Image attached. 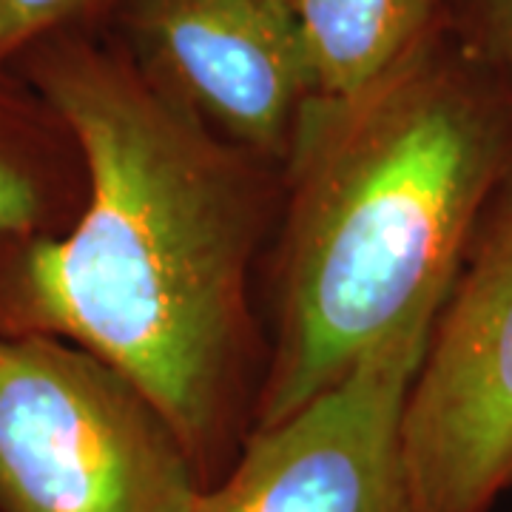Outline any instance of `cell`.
Wrapping results in <instances>:
<instances>
[{
  "label": "cell",
  "mask_w": 512,
  "mask_h": 512,
  "mask_svg": "<svg viewBox=\"0 0 512 512\" xmlns=\"http://www.w3.org/2000/svg\"><path fill=\"white\" fill-rule=\"evenodd\" d=\"M43 89L89 168L72 231L23 262L37 325L120 370L214 481L256 239L248 168L177 94L92 52L52 60Z\"/></svg>",
  "instance_id": "cell-1"
},
{
  "label": "cell",
  "mask_w": 512,
  "mask_h": 512,
  "mask_svg": "<svg viewBox=\"0 0 512 512\" xmlns=\"http://www.w3.org/2000/svg\"><path fill=\"white\" fill-rule=\"evenodd\" d=\"M288 157L279 342L256 430L404 325L439 316L512 171V89L433 32L365 92L311 97Z\"/></svg>",
  "instance_id": "cell-2"
},
{
  "label": "cell",
  "mask_w": 512,
  "mask_h": 512,
  "mask_svg": "<svg viewBox=\"0 0 512 512\" xmlns=\"http://www.w3.org/2000/svg\"><path fill=\"white\" fill-rule=\"evenodd\" d=\"M202 478L120 370L49 336H0V512H191Z\"/></svg>",
  "instance_id": "cell-3"
},
{
  "label": "cell",
  "mask_w": 512,
  "mask_h": 512,
  "mask_svg": "<svg viewBox=\"0 0 512 512\" xmlns=\"http://www.w3.org/2000/svg\"><path fill=\"white\" fill-rule=\"evenodd\" d=\"M402 461L413 512H490L512 490V171L410 384Z\"/></svg>",
  "instance_id": "cell-4"
},
{
  "label": "cell",
  "mask_w": 512,
  "mask_h": 512,
  "mask_svg": "<svg viewBox=\"0 0 512 512\" xmlns=\"http://www.w3.org/2000/svg\"><path fill=\"white\" fill-rule=\"evenodd\" d=\"M436 319L404 325L302 410L254 430L191 512H413L402 419Z\"/></svg>",
  "instance_id": "cell-5"
},
{
  "label": "cell",
  "mask_w": 512,
  "mask_h": 512,
  "mask_svg": "<svg viewBox=\"0 0 512 512\" xmlns=\"http://www.w3.org/2000/svg\"><path fill=\"white\" fill-rule=\"evenodd\" d=\"M168 92L242 146L288 154L313 77L293 0H143Z\"/></svg>",
  "instance_id": "cell-6"
},
{
  "label": "cell",
  "mask_w": 512,
  "mask_h": 512,
  "mask_svg": "<svg viewBox=\"0 0 512 512\" xmlns=\"http://www.w3.org/2000/svg\"><path fill=\"white\" fill-rule=\"evenodd\" d=\"M313 97L342 100L379 83L433 35L436 0H293Z\"/></svg>",
  "instance_id": "cell-7"
},
{
  "label": "cell",
  "mask_w": 512,
  "mask_h": 512,
  "mask_svg": "<svg viewBox=\"0 0 512 512\" xmlns=\"http://www.w3.org/2000/svg\"><path fill=\"white\" fill-rule=\"evenodd\" d=\"M470 32L467 52L512 89V0H461Z\"/></svg>",
  "instance_id": "cell-8"
},
{
  "label": "cell",
  "mask_w": 512,
  "mask_h": 512,
  "mask_svg": "<svg viewBox=\"0 0 512 512\" xmlns=\"http://www.w3.org/2000/svg\"><path fill=\"white\" fill-rule=\"evenodd\" d=\"M89 0H0V55L72 18Z\"/></svg>",
  "instance_id": "cell-9"
},
{
  "label": "cell",
  "mask_w": 512,
  "mask_h": 512,
  "mask_svg": "<svg viewBox=\"0 0 512 512\" xmlns=\"http://www.w3.org/2000/svg\"><path fill=\"white\" fill-rule=\"evenodd\" d=\"M37 191L32 180L12 163L0 160V237L26 231L37 217Z\"/></svg>",
  "instance_id": "cell-10"
}]
</instances>
